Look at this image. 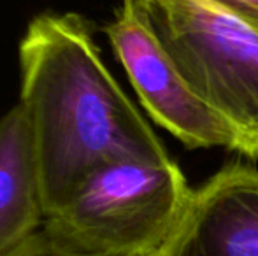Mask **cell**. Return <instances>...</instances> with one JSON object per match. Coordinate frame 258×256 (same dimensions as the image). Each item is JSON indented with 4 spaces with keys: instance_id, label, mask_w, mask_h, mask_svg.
<instances>
[{
    "instance_id": "52a82bcc",
    "label": "cell",
    "mask_w": 258,
    "mask_h": 256,
    "mask_svg": "<svg viewBox=\"0 0 258 256\" xmlns=\"http://www.w3.org/2000/svg\"><path fill=\"white\" fill-rule=\"evenodd\" d=\"M7 256H81V254H76L69 249H63L56 242H53L41 230V232L32 235L27 242H23L20 247H16L13 253H9Z\"/></svg>"
},
{
    "instance_id": "5b68a950",
    "label": "cell",
    "mask_w": 258,
    "mask_h": 256,
    "mask_svg": "<svg viewBox=\"0 0 258 256\" xmlns=\"http://www.w3.org/2000/svg\"><path fill=\"white\" fill-rule=\"evenodd\" d=\"M160 256H258V170L232 165L195 190Z\"/></svg>"
},
{
    "instance_id": "ba28073f",
    "label": "cell",
    "mask_w": 258,
    "mask_h": 256,
    "mask_svg": "<svg viewBox=\"0 0 258 256\" xmlns=\"http://www.w3.org/2000/svg\"><path fill=\"white\" fill-rule=\"evenodd\" d=\"M258 32V0H211Z\"/></svg>"
},
{
    "instance_id": "8992f818",
    "label": "cell",
    "mask_w": 258,
    "mask_h": 256,
    "mask_svg": "<svg viewBox=\"0 0 258 256\" xmlns=\"http://www.w3.org/2000/svg\"><path fill=\"white\" fill-rule=\"evenodd\" d=\"M42 181L32 125L16 104L0 118V256H7L44 225Z\"/></svg>"
},
{
    "instance_id": "6da1fadb",
    "label": "cell",
    "mask_w": 258,
    "mask_h": 256,
    "mask_svg": "<svg viewBox=\"0 0 258 256\" xmlns=\"http://www.w3.org/2000/svg\"><path fill=\"white\" fill-rule=\"evenodd\" d=\"M18 63V104L34 132L46 218L105 163L170 160L104 65L85 16L37 14L20 41Z\"/></svg>"
},
{
    "instance_id": "7a4b0ae2",
    "label": "cell",
    "mask_w": 258,
    "mask_h": 256,
    "mask_svg": "<svg viewBox=\"0 0 258 256\" xmlns=\"http://www.w3.org/2000/svg\"><path fill=\"white\" fill-rule=\"evenodd\" d=\"M191 193L172 160L112 161L93 170L44 219L42 232L81 256H160Z\"/></svg>"
},
{
    "instance_id": "3957f363",
    "label": "cell",
    "mask_w": 258,
    "mask_h": 256,
    "mask_svg": "<svg viewBox=\"0 0 258 256\" xmlns=\"http://www.w3.org/2000/svg\"><path fill=\"white\" fill-rule=\"evenodd\" d=\"M177 70L258 158V32L211 0H132Z\"/></svg>"
},
{
    "instance_id": "277c9868",
    "label": "cell",
    "mask_w": 258,
    "mask_h": 256,
    "mask_svg": "<svg viewBox=\"0 0 258 256\" xmlns=\"http://www.w3.org/2000/svg\"><path fill=\"white\" fill-rule=\"evenodd\" d=\"M105 35L151 118L188 147L239 151L230 125L194 92L148 28L132 0H123Z\"/></svg>"
}]
</instances>
